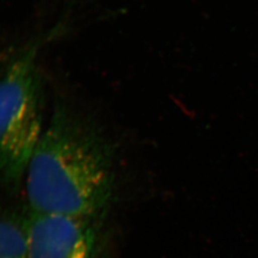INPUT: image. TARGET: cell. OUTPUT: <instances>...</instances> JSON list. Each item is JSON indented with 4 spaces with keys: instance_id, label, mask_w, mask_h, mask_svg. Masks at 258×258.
Wrapping results in <instances>:
<instances>
[{
    "instance_id": "cell-1",
    "label": "cell",
    "mask_w": 258,
    "mask_h": 258,
    "mask_svg": "<svg viewBox=\"0 0 258 258\" xmlns=\"http://www.w3.org/2000/svg\"><path fill=\"white\" fill-rule=\"evenodd\" d=\"M30 211L97 218L114 192V150L100 126L56 103L24 178Z\"/></svg>"
},
{
    "instance_id": "cell-2",
    "label": "cell",
    "mask_w": 258,
    "mask_h": 258,
    "mask_svg": "<svg viewBox=\"0 0 258 258\" xmlns=\"http://www.w3.org/2000/svg\"><path fill=\"white\" fill-rule=\"evenodd\" d=\"M42 40L11 61L0 76V182L11 190L24 182L44 132L43 90L37 67Z\"/></svg>"
},
{
    "instance_id": "cell-3",
    "label": "cell",
    "mask_w": 258,
    "mask_h": 258,
    "mask_svg": "<svg viewBox=\"0 0 258 258\" xmlns=\"http://www.w3.org/2000/svg\"><path fill=\"white\" fill-rule=\"evenodd\" d=\"M26 219L29 258H92L96 218L30 211Z\"/></svg>"
},
{
    "instance_id": "cell-4",
    "label": "cell",
    "mask_w": 258,
    "mask_h": 258,
    "mask_svg": "<svg viewBox=\"0 0 258 258\" xmlns=\"http://www.w3.org/2000/svg\"><path fill=\"white\" fill-rule=\"evenodd\" d=\"M0 258H29L25 218H0Z\"/></svg>"
}]
</instances>
